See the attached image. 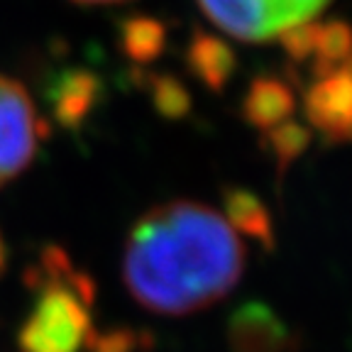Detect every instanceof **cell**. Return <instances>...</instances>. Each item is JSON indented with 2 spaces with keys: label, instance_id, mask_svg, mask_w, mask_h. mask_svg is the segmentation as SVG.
<instances>
[{
  "label": "cell",
  "instance_id": "8",
  "mask_svg": "<svg viewBox=\"0 0 352 352\" xmlns=\"http://www.w3.org/2000/svg\"><path fill=\"white\" fill-rule=\"evenodd\" d=\"M74 3H83V6H105V3H118V0H74Z\"/></svg>",
  "mask_w": 352,
  "mask_h": 352
},
{
  "label": "cell",
  "instance_id": "5",
  "mask_svg": "<svg viewBox=\"0 0 352 352\" xmlns=\"http://www.w3.org/2000/svg\"><path fill=\"white\" fill-rule=\"evenodd\" d=\"M191 66L210 88H220L235 69V56L228 44L201 37L191 44Z\"/></svg>",
  "mask_w": 352,
  "mask_h": 352
},
{
  "label": "cell",
  "instance_id": "7",
  "mask_svg": "<svg viewBox=\"0 0 352 352\" xmlns=\"http://www.w3.org/2000/svg\"><path fill=\"white\" fill-rule=\"evenodd\" d=\"M308 138H311V135H308L301 125H296V122H292V120L272 130L274 152H276V157H281V160H292V157H296V154L308 144Z\"/></svg>",
  "mask_w": 352,
  "mask_h": 352
},
{
  "label": "cell",
  "instance_id": "3",
  "mask_svg": "<svg viewBox=\"0 0 352 352\" xmlns=\"http://www.w3.org/2000/svg\"><path fill=\"white\" fill-rule=\"evenodd\" d=\"M306 116L323 138L352 142V54L316 76L306 96Z\"/></svg>",
  "mask_w": 352,
  "mask_h": 352
},
{
  "label": "cell",
  "instance_id": "2",
  "mask_svg": "<svg viewBox=\"0 0 352 352\" xmlns=\"http://www.w3.org/2000/svg\"><path fill=\"white\" fill-rule=\"evenodd\" d=\"M44 135L47 130L28 88L0 74V188L32 164Z\"/></svg>",
  "mask_w": 352,
  "mask_h": 352
},
{
  "label": "cell",
  "instance_id": "6",
  "mask_svg": "<svg viewBox=\"0 0 352 352\" xmlns=\"http://www.w3.org/2000/svg\"><path fill=\"white\" fill-rule=\"evenodd\" d=\"M328 0H272V6L276 8V12L284 20L286 30L311 22V17H316L325 8Z\"/></svg>",
  "mask_w": 352,
  "mask_h": 352
},
{
  "label": "cell",
  "instance_id": "1",
  "mask_svg": "<svg viewBox=\"0 0 352 352\" xmlns=\"http://www.w3.org/2000/svg\"><path fill=\"white\" fill-rule=\"evenodd\" d=\"M245 228L213 206L176 198L132 226L122 248V284L154 316H188L223 301L248 267Z\"/></svg>",
  "mask_w": 352,
  "mask_h": 352
},
{
  "label": "cell",
  "instance_id": "4",
  "mask_svg": "<svg viewBox=\"0 0 352 352\" xmlns=\"http://www.w3.org/2000/svg\"><path fill=\"white\" fill-rule=\"evenodd\" d=\"M294 108L296 103H294L292 88L279 78H257L245 96V116L262 130H274L289 122Z\"/></svg>",
  "mask_w": 352,
  "mask_h": 352
}]
</instances>
